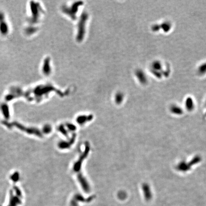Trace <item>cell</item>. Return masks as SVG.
<instances>
[{
    "mask_svg": "<svg viewBox=\"0 0 206 206\" xmlns=\"http://www.w3.org/2000/svg\"><path fill=\"white\" fill-rule=\"evenodd\" d=\"M9 25L6 20L4 15L3 13L0 12V32L2 35H7L9 33Z\"/></svg>",
    "mask_w": 206,
    "mask_h": 206,
    "instance_id": "1",
    "label": "cell"
},
{
    "mask_svg": "<svg viewBox=\"0 0 206 206\" xmlns=\"http://www.w3.org/2000/svg\"><path fill=\"white\" fill-rule=\"evenodd\" d=\"M143 190L144 196L146 200L149 201L150 200H151L152 198V193L148 185L145 184L143 186Z\"/></svg>",
    "mask_w": 206,
    "mask_h": 206,
    "instance_id": "2",
    "label": "cell"
}]
</instances>
